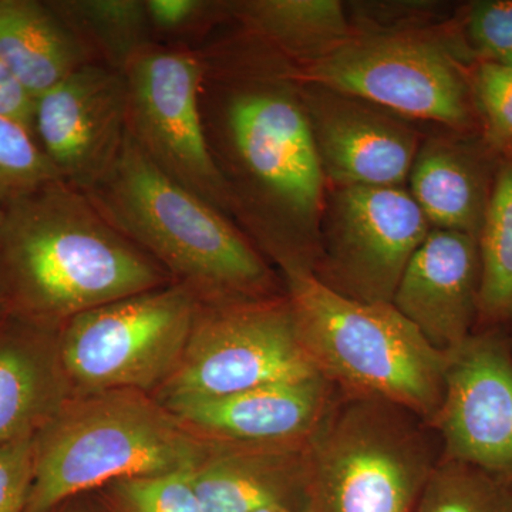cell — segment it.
<instances>
[{"instance_id":"6da1fadb","label":"cell","mask_w":512,"mask_h":512,"mask_svg":"<svg viewBox=\"0 0 512 512\" xmlns=\"http://www.w3.org/2000/svg\"><path fill=\"white\" fill-rule=\"evenodd\" d=\"M195 52L204 63L205 137L232 220L282 274H313L328 183L298 83L256 43L239 53L224 46Z\"/></svg>"},{"instance_id":"7a4b0ae2","label":"cell","mask_w":512,"mask_h":512,"mask_svg":"<svg viewBox=\"0 0 512 512\" xmlns=\"http://www.w3.org/2000/svg\"><path fill=\"white\" fill-rule=\"evenodd\" d=\"M168 278L84 192L62 180L5 208L0 303L18 315L67 320L161 288Z\"/></svg>"},{"instance_id":"3957f363","label":"cell","mask_w":512,"mask_h":512,"mask_svg":"<svg viewBox=\"0 0 512 512\" xmlns=\"http://www.w3.org/2000/svg\"><path fill=\"white\" fill-rule=\"evenodd\" d=\"M84 194L200 302L272 296L269 266L237 222L163 173L130 133L109 174Z\"/></svg>"},{"instance_id":"277c9868","label":"cell","mask_w":512,"mask_h":512,"mask_svg":"<svg viewBox=\"0 0 512 512\" xmlns=\"http://www.w3.org/2000/svg\"><path fill=\"white\" fill-rule=\"evenodd\" d=\"M303 349L343 393L399 404L426 424L439 412L448 353L437 350L392 303H363L284 274Z\"/></svg>"},{"instance_id":"5b68a950","label":"cell","mask_w":512,"mask_h":512,"mask_svg":"<svg viewBox=\"0 0 512 512\" xmlns=\"http://www.w3.org/2000/svg\"><path fill=\"white\" fill-rule=\"evenodd\" d=\"M207 458L200 441L133 390L100 392L57 414L36 440L25 512H53L124 478L195 470Z\"/></svg>"},{"instance_id":"8992f818","label":"cell","mask_w":512,"mask_h":512,"mask_svg":"<svg viewBox=\"0 0 512 512\" xmlns=\"http://www.w3.org/2000/svg\"><path fill=\"white\" fill-rule=\"evenodd\" d=\"M399 404L336 389L306 441L301 512H414L439 458Z\"/></svg>"},{"instance_id":"52a82bcc","label":"cell","mask_w":512,"mask_h":512,"mask_svg":"<svg viewBox=\"0 0 512 512\" xmlns=\"http://www.w3.org/2000/svg\"><path fill=\"white\" fill-rule=\"evenodd\" d=\"M288 70L295 82L369 101L406 120L434 121L454 130L473 124L467 74L451 47L427 33L353 32L325 59Z\"/></svg>"},{"instance_id":"ba28073f","label":"cell","mask_w":512,"mask_h":512,"mask_svg":"<svg viewBox=\"0 0 512 512\" xmlns=\"http://www.w3.org/2000/svg\"><path fill=\"white\" fill-rule=\"evenodd\" d=\"M198 306L177 282L74 315L63 332L64 369L94 392L148 389L173 375Z\"/></svg>"},{"instance_id":"9c48e42d","label":"cell","mask_w":512,"mask_h":512,"mask_svg":"<svg viewBox=\"0 0 512 512\" xmlns=\"http://www.w3.org/2000/svg\"><path fill=\"white\" fill-rule=\"evenodd\" d=\"M316 373L288 296L200 302L184 355L165 380V396L168 404L210 399Z\"/></svg>"},{"instance_id":"30bf717a","label":"cell","mask_w":512,"mask_h":512,"mask_svg":"<svg viewBox=\"0 0 512 512\" xmlns=\"http://www.w3.org/2000/svg\"><path fill=\"white\" fill-rule=\"evenodd\" d=\"M128 133L168 177L232 220L227 184L215 164L202 123L204 63L185 46L151 43L124 69Z\"/></svg>"},{"instance_id":"8fae6325","label":"cell","mask_w":512,"mask_h":512,"mask_svg":"<svg viewBox=\"0 0 512 512\" xmlns=\"http://www.w3.org/2000/svg\"><path fill=\"white\" fill-rule=\"evenodd\" d=\"M430 229L404 187L328 188L313 275L353 301L392 303Z\"/></svg>"},{"instance_id":"7c38bea8","label":"cell","mask_w":512,"mask_h":512,"mask_svg":"<svg viewBox=\"0 0 512 512\" xmlns=\"http://www.w3.org/2000/svg\"><path fill=\"white\" fill-rule=\"evenodd\" d=\"M448 353L444 393L430 427L443 456L512 485V353L498 333H471Z\"/></svg>"},{"instance_id":"4fadbf2b","label":"cell","mask_w":512,"mask_h":512,"mask_svg":"<svg viewBox=\"0 0 512 512\" xmlns=\"http://www.w3.org/2000/svg\"><path fill=\"white\" fill-rule=\"evenodd\" d=\"M127 116L124 74L89 63L37 97L33 133L60 180L86 192L119 160Z\"/></svg>"},{"instance_id":"5bb4252c","label":"cell","mask_w":512,"mask_h":512,"mask_svg":"<svg viewBox=\"0 0 512 512\" xmlns=\"http://www.w3.org/2000/svg\"><path fill=\"white\" fill-rule=\"evenodd\" d=\"M298 87L328 188L404 187L421 144L409 120L325 87Z\"/></svg>"},{"instance_id":"9a60e30c","label":"cell","mask_w":512,"mask_h":512,"mask_svg":"<svg viewBox=\"0 0 512 512\" xmlns=\"http://www.w3.org/2000/svg\"><path fill=\"white\" fill-rule=\"evenodd\" d=\"M480 284L478 238L431 228L404 269L392 305L447 353L473 333Z\"/></svg>"},{"instance_id":"2e32d148","label":"cell","mask_w":512,"mask_h":512,"mask_svg":"<svg viewBox=\"0 0 512 512\" xmlns=\"http://www.w3.org/2000/svg\"><path fill=\"white\" fill-rule=\"evenodd\" d=\"M335 393L336 387L316 373L168 406L184 423L235 446H272L308 440Z\"/></svg>"},{"instance_id":"e0dca14e","label":"cell","mask_w":512,"mask_h":512,"mask_svg":"<svg viewBox=\"0 0 512 512\" xmlns=\"http://www.w3.org/2000/svg\"><path fill=\"white\" fill-rule=\"evenodd\" d=\"M306 441L237 446L208 457L192 471V487L202 510L255 512L282 505L301 512Z\"/></svg>"},{"instance_id":"ac0fdd59","label":"cell","mask_w":512,"mask_h":512,"mask_svg":"<svg viewBox=\"0 0 512 512\" xmlns=\"http://www.w3.org/2000/svg\"><path fill=\"white\" fill-rule=\"evenodd\" d=\"M493 181L476 150L460 141L431 138L420 144L407 191L431 228L478 238Z\"/></svg>"},{"instance_id":"d6986e66","label":"cell","mask_w":512,"mask_h":512,"mask_svg":"<svg viewBox=\"0 0 512 512\" xmlns=\"http://www.w3.org/2000/svg\"><path fill=\"white\" fill-rule=\"evenodd\" d=\"M248 39L286 64L298 67L325 59L353 35L338 0H242L224 2Z\"/></svg>"},{"instance_id":"ffe728a7","label":"cell","mask_w":512,"mask_h":512,"mask_svg":"<svg viewBox=\"0 0 512 512\" xmlns=\"http://www.w3.org/2000/svg\"><path fill=\"white\" fill-rule=\"evenodd\" d=\"M0 63L36 100L94 62L49 2L0 0Z\"/></svg>"},{"instance_id":"44dd1931","label":"cell","mask_w":512,"mask_h":512,"mask_svg":"<svg viewBox=\"0 0 512 512\" xmlns=\"http://www.w3.org/2000/svg\"><path fill=\"white\" fill-rule=\"evenodd\" d=\"M92 57L124 72L144 47L157 43L146 0H53L49 2Z\"/></svg>"},{"instance_id":"7402d4cb","label":"cell","mask_w":512,"mask_h":512,"mask_svg":"<svg viewBox=\"0 0 512 512\" xmlns=\"http://www.w3.org/2000/svg\"><path fill=\"white\" fill-rule=\"evenodd\" d=\"M481 284L478 319H512V157L494 175L490 201L478 234Z\"/></svg>"},{"instance_id":"603a6c76","label":"cell","mask_w":512,"mask_h":512,"mask_svg":"<svg viewBox=\"0 0 512 512\" xmlns=\"http://www.w3.org/2000/svg\"><path fill=\"white\" fill-rule=\"evenodd\" d=\"M30 346L0 342V444L33 434L50 403L49 375Z\"/></svg>"},{"instance_id":"cb8c5ba5","label":"cell","mask_w":512,"mask_h":512,"mask_svg":"<svg viewBox=\"0 0 512 512\" xmlns=\"http://www.w3.org/2000/svg\"><path fill=\"white\" fill-rule=\"evenodd\" d=\"M414 512H512V485L471 464L440 457Z\"/></svg>"},{"instance_id":"d4e9b609","label":"cell","mask_w":512,"mask_h":512,"mask_svg":"<svg viewBox=\"0 0 512 512\" xmlns=\"http://www.w3.org/2000/svg\"><path fill=\"white\" fill-rule=\"evenodd\" d=\"M60 180L35 134L0 116V205L3 208Z\"/></svg>"},{"instance_id":"484cf974","label":"cell","mask_w":512,"mask_h":512,"mask_svg":"<svg viewBox=\"0 0 512 512\" xmlns=\"http://www.w3.org/2000/svg\"><path fill=\"white\" fill-rule=\"evenodd\" d=\"M192 471L114 481L111 508L114 512H204L192 487Z\"/></svg>"},{"instance_id":"4316f807","label":"cell","mask_w":512,"mask_h":512,"mask_svg":"<svg viewBox=\"0 0 512 512\" xmlns=\"http://www.w3.org/2000/svg\"><path fill=\"white\" fill-rule=\"evenodd\" d=\"M468 80L487 143L512 157V67L477 63Z\"/></svg>"},{"instance_id":"83f0119b","label":"cell","mask_w":512,"mask_h":512,"mask_svg":"<svg viewBox=\"0 0 512 512\" xmlns=\"http://www.w3.org/2000/svg\"><path fill=\"white\" fill-rule=\"evenodd\" d=\"M463 29L467 49L478 63L512 67V0L471 3Z\"/></svg>"},{"instance_id":"f1b7e54d","label":"cell","mask_w":512,"mask_h":512,"mask_svg":"<svg viewBox=\"0 0 512 512\" xmlns=\"http://www.w3.org/2000/svg\"><path fill=\"white\" fill-rule=\"evenodd\" d=\"M148 19L157 43L184 46L185 39L204 35L221 18L222 2L146 0Z\"/></svg>"},{"instance_id":"f546056e","label":"cell","mask_w":512,"mask_h":512,"mask_svg":"<svg viewBox=\"0 0 512 512\" xmlns=\"http://www.w3.org/2000/svg\"><path fill=\"white\" fill-rule=\"evenodd\" d=\"M33 434L0 444V512H25L35 473Z\"/></svg>"},{"instance_id":"4dcf8cb0","label":"cell","mask_w":512,"mask_h":512,"mask_svg":"<svg viewBox=\"0 0 512 512\" xmlns=\"http://www.w3.org/2000/svg\"><path fill=\"white\" fill-rule=\"evenodd\" d=\"M0 116L18 121L33 133L35 99L2 63H0Z\"/></svg>"},{"instance_id":"1f68e13d","label":"cell","mask_w":512,"mask_h":512,"mask_svg":"<svg viewBox=\"0 0 512 512\" xmlns=\"http://www.w3.org/2000/svg\"><path fill=\"white\" fill-rule=\"evenodd\" d=\"M53 512H94L92 510H87V508L76 507V505H66V503L57 507Z\"/></svg>"},{"instance_id":"d6a6232c","label":"cell","mask_w":512,"mask_h":512,"mask_svg":"<svg viewBox=\"0 0 512 512\" xmlns=\"http://www.w3.org/2000/svg\"><path fill=\"white\" fill-rule=\"evenodd\" d=\"M255 512H298V511L291 510V508L282 507V505H274V507L262 508V510H258Z\"/></svg>"},{"instance_id":"836d02e7","label":"cell","mask_w":512,"mask_h":512,"mask_svg":"<svg viewBox=\"0 0 512 512\" xmlns=\"http://www.w3.org/2000/svg\"><path fill=\"white\" fill-rule=\"evenodd\" d=\"M3 222H5V208L0 205V231H2Z\"/></svg>"}]
</instances>
